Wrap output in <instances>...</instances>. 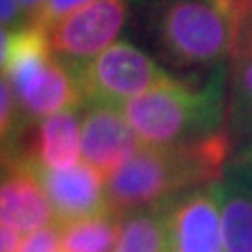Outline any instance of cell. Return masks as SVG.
I'll list each match as a JSON object with an SVG mask.
<instances>
[{"instance_id":"6da1fadb","label":"cell","mask_w":252,"mask_h":252,"mask_svg":"<svg viewBox=\"0 0 252 252\" xmlns=\"http://www.w3.org/2000/svg\"><path fill=\"white\" fill-rule=\"evenodd\" d=\"M230 150L224 131L164 148L144 146L107 178L108 209L126 217L170 202L189 187L217 183Z\"/></svg>"},{"instance_id":"7a4b0ae2","label":"cell","mask_w":252,"mask_h":252,"mask_svg":"<svg viewBox=\"0 0 252 252\" xmlns=\"http://www.w3.org/2000/svg\"><path fill=\"white\" fill-rule=\"evenodd\" d=\"M222 82V71L204 88H190L170 79L126 101L120 108L144 146L164 148L196 140L217 133L224 101Z\"/></svg>"},{"instance_id":"3957f363","label":"cell","mask_w":252,"mask_h":252,"mask_svg":"<svg viewBox=\"0 0 252 252\" xmlns=\"http://www.w3.org/2000/svg\"><path fill=\"white\" fill-rule=\"evenodd\" d=\"M2 77L25 120H45L82 103L75 73L53 54L49 30L36 25L2 32Z\"/></svg>"},{"instance_id":"277c9868","label":"cell","mask_w":252,"mask_h":252,"mask_svg":"<svg viewBox=\"0 0 252 252\" xmlns=\"http://www.w3.org/2000/svg\"><path fill=\"white\" fill-rule=\"evenodd\" d=\"M243 19L220 0H170L157 17V41L178 65L219 63L237 47Z\"/></svg>"},{"instance_id":"5b68a950","label":"cell","mask_w":252,"mask_h":252,"mask_svg":"<svg viewBox=\"0 0 252 252\" xmlns=\"http://www.w3.org/2000/svg\"><path fill=\"white\" fill-rule=\"evenodd\" d=\"M73 73L84 103L112 107H122L172 79L148 54L126 41L112 43Z\"/></svg>"},{"instance_id":"8992f818","label":"cell","mask_w":252,"mask_h":252,"mask_svg":"<svg viewBox=\"0 0 252 252\" xmlns=\"http://www.w3.org/2000/svg\"><path fill=\"white\" fill-rule=\"evenodd\" d=\"M126 15V0H94L49 28L53 54L71 71L81 67L112 45Z\"/></svg>"},{"instance_id":"52a82bcc","label":"cell","mask_w":252,"mask_h":252,"mask_svg":"<svg viewBox=\"0 0 252 252\" xmlns=\"http://www.w3.org/2000/svg\"><path fill=\"white\" fill-rule=\"evenodd\" d=\"M166 224L170 252H224L217 183L172 198Z\"/></svg>"},{"instance_id":"ba28073f","label":"cell","mask_w":252,"mask_h":252,"mask_svg":"<svg viewBox=\"0 0 252 252\" xmlns=\"http://www.w3.org/2000/svg\"><path fill=\"white\" fill-rule=\"evenodd\" d=\"M53 206L58 224H71L108 213L107 178L90 164L69 168H41L32 162Z\"/></svg>"},{"instance_id":"9c48e42d","label":"cell","mask_w":252,"mask_h":252,"mask_svg":"<svg viewBox=\"0 0 252 252\" xmlns=\"http://www.w3.org/2000/svg\"><path fill=\"white\" fill-rule=\"evenodd\" d=\"M2 224L13 226L27 235L56 222L53 206L32 162L17 153L2 157Z\"/></svg>"},{"instance_id":"30bf717a","label":"cell","mask_w":252,"mask_h":252,"mask_svg":"<svg viewBox=\"0 0 252 252\" xmlns=\"http://www.w3.org/2000/svg\"><path fill=\"white\" fill-rule=\"evenodd\" d=\"M81 127L84 162L105 178L144 148L120 107L90 105L81 120Z\"/></svg>"},{"instance_id":"8fae6325","label":"cell","mask_w":252,"mask_h":252,"mask_svg":"<svg viewBox=\"0 0 252 252\" xmlns=\"http://www.w3.org/2000/svg\"><path fill=\"white\" fill-rule=\"evenodd\" d=\"M82 153V127L75 110H63L41 120L36 135L28 144L27 157L41 168H69L79 162Z\"/></svg>"},{"instance_id":"7c38bea8","label":"cell","mask_w":252,"mask_h":252,"mask_svg":"<svg viewBox=\"0 0 252 252\" xmlns=\"http://www.w3.org/2000/svg\"><path fill=\"white\" fill-rule=\"evenodd\" d=\"M217 189L224 252H252V172L230 166Z\"/></svg>"},{"instance_id":"4fadbf2b","label":"cell","mask_w":252,"mask_h":252,"mask_svg":"<svg viewBox=\"0 0 252 252\" xmlns=\"http://www.w3.org/2000/svg\"><path fill=\"white\" fill-rule=\"evenodd\" d=\"M166 207L168 202L122 217L114 252H170Z\"/></svg>"},{"instance_id":"5bb4252c","label":"cell","mask_w":252,"mask_h":252,"mask_svg":"<svg viewBox=\"0 0 252 252\" xmlns=\"http://www.w3.org/2000/svg\"><path fill=\"white\" fill-rule=\"evenodd\" d=\"M122 217L105 215L62 226V252H114L120 237Z\"/></svg>"},{"instance_id":"9a60e30c","label":"cell","mask_w":252,"mask_h":252,"mask_svg":"<svg viewBox=\"0 0 252 252\" xmlns=\"http://www.w3.org/2000/svg\"><path fill=\"white\" fill-rule=\"evenodd\" d=\"M232 107L239 124H252V13L243 19L232 54Z\"/></svg>"},{"instance_id":"2e32d148","label":"cell","mask_w":252,"mask_h":252,"mask_svg":"<svg viewBox=\"0 0 252 252\" xmlns=\"http://www.w3.org/2000/svg\"><path fill=\"white\" fill-rule=\"evenodd\" d=\"M90 2H94V0H45L43 6L30 17L28 25H36V27L49 30L56 23H60L62 19L71 15L73 11L88 6Z\"/></svg>"},{"instance_id":"e0dca14e","label":"cell","mask_w":252,"mask_h":252,"mask_svg":"<svg viewBox=\"0 0 252 252\" xmlns=\"http://www.w3.org/2000/svg\"><path fill=\"white\" fill-rule=\"evenodd\" d=\"M19 252H62V224L53 222L27 234Z\"/></svg>"},{"instance_id":"ac0fdd59","label":"cell","mask_w":252,"mask_h":252,"mask_svg":"<svg viewBox=\"0 0 252 252\" xmlns=\"http://www.w3.org/2000/svg\"><path fill=\"white\" fill-rule=\"evenodd\" d=\"M28 25V15L19 0H2V32Z\"/></svg>"},{"instance_id":"d6986e66","label":"cell","mask_w":252,"mask_h":252,"mask_svg":"<svg viewBox=\"0 0 252 252\" xmlns=\"http://www.w3.org/2000/svg\"><path fill=\"white\" fill-rule=\"evenodd\" d=\"M23 239H25V235L19 230H15L13 226H0V252H19Z\"/></svg>"},{"instance_id":"ffe728a7","label":"cell","mask_w":252,"mask_h":252,"mask_svg":"<svg viewBox=\"0 0 252 252\" xmlns=\"http://www.w3.org/2000/svg\"><path fill=\"white\" fill-rule=\"evenodd\" d=\"M230 166L252 172V124H251V135L245 138L243 146L237 150V153L234 155V161L230 162Z\"/></svg>"},{"instance_id":"44dd1931","label":"cell","mask_w":252,"mask_h":252,"mask_svg":"<svg viewBox=\"0 0 252 252\" xmlns=\"http://www.w3.org/2000/svg\"><path fill=\"white\" fill-rule=\"evenodd\" d=\"M19 2H21V6H23L25 11H27L28 23H30V17H32L37 9L43 6V2H45V0H19Z\"/></svg>"}]
</instances>
